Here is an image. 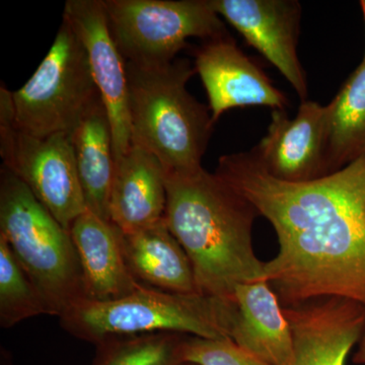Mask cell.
I'll use <instances>...</instances> for the list:
<instances>
[{"label":"cell","instance_id":"obj_7","mask_svg":"<svg viewBox=\"0 0 365 365\" xmlns=\"http://www.w3.org/2000/svg\"><path fill=\"white\" fill-rule=\"evenodd\" d=\"M108 25L127 62L170 63L190 38L230 35L211 0H104Z\"/></svg>","mask_w":365,"mask_h":365},{"label":"cell","instance_id":"obj_24","mask_svg":"<svg viewBox=\"0 0 365 365\" xmlns=\"http://www.w3.org/2000/svg\"><path fill=\"white\" fill-rule=\"evenodd\" d=\"M360 6H361L362 13H364V21H365V0H362V1L360 2ZM364 59L365 60V53H364Z\"/></svg>","mask_w":365,"mask_h":365},{"label":"cell","instance_id":"obj_5","mask_svg":"<svg viewBox=\"0 0 365 365\" xmlns=\"http://www.w3.org/2000/svg\"><path fill=\"white\" fill-rule=\"evenodd\" d=\"M0 237L39 290L50 316L60 318L88 300L71 232L4 165L0 170Z\"/></svg>","mask_w":365,"mask_h":365},{"label":"cell","instance_id":"obj_1","mask_svg":"<svg viewBox=\"0 0 365 365\" xmlns=\"http://www.w3.org/2000/svg\"><path fill=\"white\" fill-rule=\"evenodd\" d=\"M215 173L275 230L279 250L262 280L281 306L343 297L365 307V157L309 182L276 179L251 150L222 155Z\"/></svg>","mask_w":365,"mask_h":365},{"label":"cell","instance_id":"obj_13","mask_svg":"<svg viewBox=\"0 0 365 365\" xmlns=\"http://www.w3.org/2000/svg\"><path fill=\"white\" fill-rule=\"evenodd\" d=\"M294 336L289 365H344L365 330V307L343 297H323L283 307Z\"/></svg>","mask_w":365,"mask_h":365},{"label":"cell","instance_id":"obj_4","mask_svg":"<svg viewBox=\"0 0 365 365\" xmlns=\"http://www.w3.org/2000/svg\"><path fill=\"white\" fill-rule=\"evenodd\" d=\"M235 314V302L202 294H173L143 285L121 299L85 300L59 319L62 328L73 337L98 345L113 338L155 333L230 339Z\"/></svg>","mask_w":365,"mask_h":365},{"label":"cell","instance_id":"obj_8","mask_svg":"<svg viewBox=\"0 0 365 365\" xmlns=\"http://www.w3.org/2000/svg\"><path fill=\"white\" fill-rule=\"evenodd\" d=\"M4 167L21 180L66 230L86 210L71 134L30 135L14 126L0 127Z\"/></svg>","mask_w":365,"mask_h":365},{"label":"cell","instance_id":"obj_18","mask_svg":"<svg viewBox=\"0 0 365 365\" xmlns=\"http://www.w3.org/2000/svg\"><path fill=\"white\" fill-rule=\"evenodd\" d=\"M71 141L86 210L111 220L109 205L115 170L114 143L102 98L81 118L71 132Z\"/></svg>","mask_w":365,"mask_h":365},{"label":"cell","instance_id":"obj_20","mask_svg":"<svg viewBox=\"0 0 365 365\" xmlns=\"http://www.w3.org/2000/svg\"><path fill=\"white\" fill-rule=\"evenodd\" d=\"M187 336L155 333L103 341L93 365H180Z\"/></svg>","mask_w":365,"mask_h":365},{"label":"cell","instance_id":"obj_23","mask_svg":"<svg viewBox=\"0 0 365 365\" xmlns=\"http://www.w3.org/2000/svg\"><path fill=\"white\" fill-rule=\"evenodd\" d=\"M353 361L357 364H365V330L361 339H360L359 351L355 354Z\"/></svg>","mask_w":365,"mask_h":365},{"label":"cell","instance_id":"obj_22","mask_svg":"<svg viewBox=\"0 0 365 365\" xmlns=\"http://www.w3.org/2000/svg\"><path fill=\"white\" fill-rule=\"evenodd\" d=\"M182 359L197 365H269L245 351L230 338L204 339L187 336Z\"/></svg>","mask_w":365,"mask_h":365},{"label":"cell","instance_id":"obj_14","mask_svg":"<svg viewBox=\"0 0 365 365\" xmlns=\"http://www.w3.org/2000/svg\"><path fill=\"white\" fill-rule=\"evenodd\" d=\"M69 232L83 271L86 299L109 302L143 287L127 265L123 232L111 220L86 210L72 223Z\"/></svg>","mask_w":365,"mask_h":365},{"label":"cell","instance_id":"obj_2","mask_svg":"<svg viewBox=\"0 0 365 365\" xmlns=\"http://www.w3.org/2000/svg\"><path fill=\"white\" fill-rule=\"evenodd\" d=\"M165 220L188 255L199 292L234 302L235 288L261 281L264 263L252 244L259 213L207 170L165 175Z\"/></svg>","mask_w":365,"mask_h":365},{"label":"cell","instance_id":"obj_15","mask_svg":"<svg viewBox=\"0 0 365 365\" xmlns=\"http://www.w3.org/2000/svg\"><path fill=\"white\" fill-rule=\"evenodd\" d=\"M167 206L165 174L158 158L131 144L115 163L110 220L125 235L155 225L165 217Z\"/></svg>","mask_w":365,"mask_h":365},{"label":"cell","instance_id":"obj_16","mask_svg":"<svg viewBox=\"0 0 365 365\" xmlns=\"http://www.w3.org/2000/svg\"><path fill=\"white\" fill-rule=\"evenodd\" d=\"M237 314L230 339L269 365H289L294 336L277 295L265 281L235 288Z\"/></svg>","mask_w":365,"mask_h":365},{"label":"cell","instance_id":"obj_11","mask_svg":"<svg viewBox=\"0 0 365 365\" xmlns=\"http://www.w3.org/2000/svg\"><path fill=\"white\" fill-rule=\"evenodd\" d=\"M326 106L306 100L294 118L272 110L267 135L251 151L276 179L309 182L326 176Z\"/></svg>","mask_w":365,"mask_h":365},{"label":"cell","instance_id":"obj_25","mask_svg":"<svg viewBox=\"0 0 365 365\" xmlns=\"http://www.w3.org/2000/svg\"><path fill=\"white\" fill-rule=\"evenodd\" d=\"M180 365H197V364H190V362H182V364H181Z\"/></svg>","mask_w":365,"mask_h":365},{"label":"cell","instance_id":"obj_17","mask_svg":"<svg viewBox=\"0 0 365 365\" xmlns=\"http://www.w3.org/2000/svg\"><path fill=\"white\" fill-rule=\"evenodd\" d=\"M123 250L132 275L144 287L173 294H200L188 255L165 217L133 234H123Z\"/></svg>","mask_w":365,"mask_h":365},{"label":"cell","instance_id":"obj_10","mask_svg":"<svg viewBox=\"0 0 365 365\" xmlns=\"http://www.w3.org/2000/svg\"><path fill=\"white\" fill-rule=\"evenodd\" d=\"M220 18L287 79L300 100L307 97L306 72L297 55L302 9L297 0H211Z\"/></svg>","mask_w":365,"mask_h":365},{"label":"cell","instance_id":"obj_12","mask_svg":"<svg viewBox=\"0 0 365 365\" xmlns=\"http://www.w3.org/2000/svg\"><path fill=\"white\" fill-rule=\"evenodd\" d=\"M195 69L200 76L215 123L235 108L265 106L285 110L289 103L260 67L237 47L230 35L204 41L195 53Z\"/></svg>","mask_w":365,"mask_h":365},{"label":"cell","instance_id":"obj_19","mask_svg":"<svg viewBox=\"0 0 365 365\" xmlns=\"http://www.w3.org/2000/svg\"><path fill=\"white\" fill-rule=\"evenodd\" d=\"M327 109L326 176L365 157V60Z\"/></svg>","mask_w":365,"mask_h":365},{"label":"cell","instance_id":"obj_3","mask_svg":"<svg viewBox=\"0 0 365 365\" xmlns=\"http://www.w3.org/2000/svg\"><path fill=\"white\" fill-rule=\"evenodd\" d=\"M195 73L187 59L158 66L127 62L131 144L157 158L165 175L203 168L215 123L209 107L187 90Z\"/></svg>","mask_w":365,"mask_h":365},{"label":"cell","instance_id":"obj_9","mask_svg":"<svg viewBox=\"0 0 365 365\" xmlns=\"http://www.w3.org/2000/svg\"><path fill=\"white\" fill-rule=\"evenodd\" d=\"M62 18L85 46L111 125L115 163L131 146L127 62L113 39L104 0H67Z\"/></svg>","mask_w":365,"mask_h":365},{"label":"cell","instance_id":"obj_21","mask_svg":"<svg viewBox=\"0 0 365 365\" xmlns=\"http://www.w3.org/2000/svg\"><path fill=\"white\" fill-rule=\"evenodd\" d=\"M41 314H50L44 299L0 237V326L9 329Z\"/></svg>","mask_w":365,"mask_h":365},{"label":"cell","instance_id":"obj_6","mask_svg":"<svg viewBox=\"0 0 365 365\" xmlns=\"http://www.w3.org/2000/svg\"><path fill=\"white\" fill-rule=\"evenodd\" d=\"M102 98L85 46L66 19L31 78L14 91V127L30 135L71 133Z\"/></svg>","mask_w":365,"mask_h":365}]
</instances>
